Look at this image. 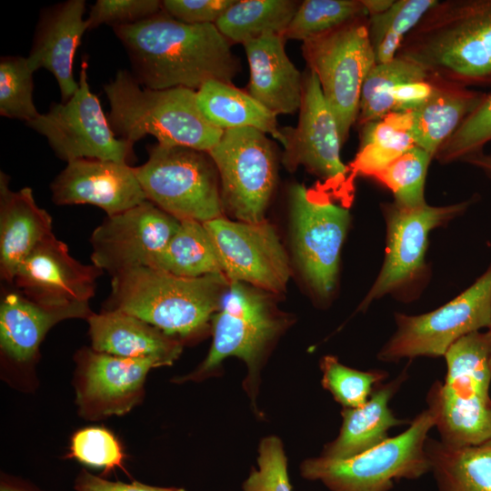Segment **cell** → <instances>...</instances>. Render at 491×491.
Listing matches in <instances>:
<instances>
[{
	"label": "cell",
	"instance_id": "6da1fadb",
	"mask_svg": "<svg viewBox=\"0 0 491 491\" xmlns=\"http://www.w3.org/2000/svg\"><path fill=\"white\" fill-rule=\"evenodd\" d=\"M133 75L145 87L198 90L209 80L233 85L241 70L232 44L215 24H185L162 10L135 24L113 26Z\"/></svg>",
	"mask_w": 491,
	"mask_h": 491
},
{
	"label": "cell",
	"instance_id": "7a4b0ae2",
	"mask_svg": "<svg viewBox=\"0 0 491 491\" xmlns=\"http://www.w3.org/2000/svg\"><path fill=\"white\" fill-rule=\"evenodd\" d=\"M396 55L446 81L490 87L491 0H437Z\"/></svg>",
	"mask_w": 491,
	"mask_h": 491
},
{
	"label": "cell",
	"instance_id": "3957f363",
	"mask_svg": "<svg viewBox=\"0 0 491 491\" xmlns=\"http://www.w3.org/2000/svg\"><path fill=\"white\" fill-rule=\"evenodd\" d=\"M228 284L224 274L188 278L138 266L112 276L107 309L136 316L170 336L191 338L211 326Z\"/></svg>",
	"mask_w": 491,
	"mask_h": 491
},
{
	"label": "cell",
	"instance_id": "277c9868",
	"mask_svg": "<svg viewBox=\"0 0 491 491\" xmlns=\"http://www.w3.org/2000/svg\"><path fill=\"white\" fill-rule=\"evenodd\" d=\"M104 91L110 103L107 118L112 130L132 144L149 135L161 145L208 152L223 135L198 109L195 90L147 88L129 71L119 70Z\"/></svg>",
	"mask_w": 491,
	"mask_h": 491
},
{
	"label": "cell",
	"instance_id": "5b68a950",
	"mask_svg": "<svg viewBox=\"0 0 491 491\" xmlns=\"http://www.w3.org/2000/svg\"><path fill=\"white\" fill-rule=\"evenodd\" d=\"M446 375L426 395L440 440L453 446L491 440V339L473 332L456 341L444 356Z\"/></svg>",
	"mask_w": 491,
	"mask_h": 491
},
{
	"label": "cell",
	"instance_id": "8992f818",
	"mask_svg": "<svg viewBox=\"0 0 491 491\" xmlns=\"http://www.w3.org/2000/svg\"><path fill=\"white\" fill-rule=\"evenodd\" d=\"M268 294L245 283L229 282L212 318L213 340L207 356L184 380H201L217 370L225 358L238 357L247 366L244 387L256 407L261 366L274 341L288 325Z\"/></svg>",
	"mask_w": 491,
	"mask_h": 491
},
{
	"label": "cell",
	"instance_id": "52a82bcc",
	"mask_svg": "<svg viewBox=\"0 0 491 491\" xmlns=\"http://www.w3.org/2000/svg\"><path fill=\"white\" fill-rule=\"evenodd\" d=\"M434 426L436 415L426 407L402 433L359 455L346 459L320 456L305 460L301 475L322 482L331 491H389L394 481L415 480L430 473L426 442Z\"/></svg>",
	"mask_w": 491,
	"mask_h": 491
},
{
	"label": "cell",
	"instance_id": "ba28073f",
	"mask_svg": "<svg viewBox=\"0 0 491 491\" xmlns=\"http://www.w3.org/2000/svg\"><path fill=\"white\" fill-rule=\"evenodd\" d=\"M477 199L472 196L440 206L425 204L407 207L395 201L383 203L386 229L384 262L358 309L366 310L373 301L387 295L405 302L415 299L429 276L426 263L429 234L463 215Z\"/></svg>",
	"mask_w": 491,
	"mask_h": 491
},
{
	"label": "cell",
	"instance_id": "9c48e42d",
	"mask_svg": "<svg viewBox=\"0 0 491 491\" xmlns=\"http://www.w3.org/2000/svg\"><path fill=\"white\" fill-rule=\"evenodd\" d=\"M148 155L135 167L147 200L180 221L223 216L219 175L208 152L157 143Z\"/></svg>",
	"mask_w": 491,
	"mask_h": 491
},
{
	"label": "cell",
	"instance_id": "30bf717a",
	"mask_svg": "<svg viewBox=\"0 0 491 491\" xmlns=\"http://www.w3.org/2000/svg\"><path fill=\"white\" fill-rule=\"evenodd\" d=\"M302 54L319 81L345 144L356 123L365 79L376 65L368 35V16L352 19L304 41Z\"/></svg>",
	"mask_w": 491,
	"mask_h": 491
},
{
	"label": "cell",
	"instance_id": "8fae6325",
	"mask_svg": "<svg viewBox=\"0 0 491 491\" xmlns=\"http://www.w3.org/2000/svg\"><path fill=\"white\" fill-rule=\"evenodd\" d=\"M326 192L294 184L288 205L295 257L313 293L326 300L334 293L342 246L351 215L347 206L337 205Z\"/></svg>",
	"mask_w": 491,
	"mask_h": 491
},
{
	"label": "cell",
	"instance_id": "7c38bea8",
	"mask_svg": "<svg viewBox=\"0 0 491 491\" xmlns=\"http://www.w3.org/2000/svg\"><path fill=\"white\" fill-rule=\"evenodd\" d=\"M396 328L376 355L396 363L418 356H444L461 337L488 327L491 321V263L465 291L442 306L417 316L396 313Z\"/></svg>",
	"mask_w": 491,
	"mask_h": 491
},
{
	"label": "cell",
	"instance_id": "4fadbf2b",
	"mask_svg": "<svg viewBox=\"0 0 491 491\" xmlns=\"http://www.w3.org/2000/svg\"><path fill=\"white\" fill-rule=\"evenodd\" d=\"M208 153L218 171L224 213L237 221H264L277 178L276 152L266 134L225 130Z\"/></svg>",
	"mask_w": 491,
	"mask_h": 491
},
{
	"label": "cell",
	"instance_id": "5bb4252c",
	"mask_svg": "<svg viewBox=\"0 0 491 491\" xmlns=\"http://www.w3.org/2000/svg\"><path fill=\"white\" fill-rule=\"evenodd\" d=\"M296 127H283L282 163L290 172L303 165L322 183L319 188L349 205L353 188L349 170L341 159L342 141L336 119L319 81L310 69L303 74V89Z\"/></svg>",
	"mask_w": 491,
	"mask_h": 491
},
{
	"label": "cell",
	"instance_id": "9a60e30c",
	"mask_svg": "<svg viewBox=\"0 0 491 491\" xmlns=\"http://www.w3.org/2000/svg\"><path fill=\"white\" fill-rule=\"evenodd\" d=\"M86 69L83 60L78 88L68 101L53 104L26 125L44 135L55 155L67 163L88 158L128 164L134 144L116 137L99 99L90 90Z\"/></svg>",
	"mask_w": 491,
	"mask_h": 491
},
{
	"label": "cell",
	"instance_id": "2e32d148",
	"mask_svg": "<svg viewBox=\"0 0 491 491\" xmlns=\"http://www.w3.org/2000/svg\"><path fill=\"white\" fill-rule=\"evenodd\" d=\"M204 225L229 282L245 283L271 294L286 290L291 275L289 259L270 223L221 216Z\"/></svg>",
	"mask_w": 491,
	"mask_h": 491
},
{
	"label": "cell",
	"instance_id": "e0dca14e",
	"mask_svg": "<svg viewBox=\"0 0 491 491\" xmlns=\"http://www.w3.org/2000/svg\"><path fill=\"white\" fill-rule=\"evenodd\" d=\"M179 224L180 220L149 200L122 213L106 215L90 237L92 264L112 276L150 266Z\"/></svg>",
	"mask_w": 491,
	"mask_h": 491
},
{
	"label": "cell",
	"instance_id": "ac0fdd59",
	"mask_svg": "<svg viewBox=\"0 0 491 491\" xmlns=\"http://www.w3.org/2000/svg\"><path fill=\"white\" fill-rule=\"evenodd\" d=\"M104 271L83 265L54 234L39 242L23 259L14 283L30 299L47 306L89 303Z\"/></svg>",
	"mask_w": 491,
	"mask_h": 491
},
{
	"label": "cell",
	"instance_id": "d6986e66",
	"mask_svg": "<svg viewBox=\"0 0 491 491\" xmlns=\"http://www.w3.org/2000/svg\"><path fill=\"white\" fill-rule=\"evenodd\" d=\"M77 403L90 416L123 415L141 398L155 358H127L85 348L77 355Z\"/></svg>",
	"mask_w": 491,
	"mask_h": 491
},
{
	"label": "cell",
	"instance_id": "ffe728a7",
	"mask_svg": "<svg viewBox=\"0 0 491 491\" xmlns=\"http://www.w3.org/2000/svg\"><path fill=\"white\" fill-rule=\"evenodd\" d=\"M51 190L56 205H93L106 215L122 213L147 200L135 167L99 159L68 162L52 182Z\"/></svg>",
	"mask_w": 491,
	"mask_h": 491
},
{
	"label": "cell",
	"instance_id": "44dd1931",
	"mask_svg": "<svg viewBox=\"0 0 491 491\" xmlns=\"http://www.w3.org/2000/svg\"><path fill=\"white\" fill-rule=\"evenodd\" d=\"M85 11L84 0H67L43 10L27 56L34 72L45 68L54 75L62 103L68 101L78 88L73 64L82 36L88 30Z\"/></svg>",
	"mask_w": 491,
	"mask_h": 491
},
{
	"label": "cell",
	"instance_id": "7402d4cb",
	"mask_svg": "<svg viewBox=\"0 0 491 491\" xmlns=\"http://www.w3.org/2000/svg\"><path fill=\"white\" fill-rule=\"evenodd\" d=\"M281 35H269L244 44L250 80L248 94L275 115L299 110L303 75L285 50Z\"/></svg>",
	"mask_w": 491,
	"mask_h": 491
},
{
	"label": "cell",
	"instance_id": "603a6c76",
	"mask_svg": "<svg viewBox=\"0 0 491 491\" xmlns=\"http://www.w3.org/2000/svg\"><path fill=\"white\" fill-rule=\"evenodd\" d=\"M93 312L88 303L47 306L22 292L6 294L0 306V346L11 359L32 360L48 330L70 318H88Z\"/></svg>",
	"mask_w": 491,
	"mask_h": 491
},
{
	"label": "cell",
	"instance_id": "cb8c5ba5",
	"mask_svg": "<svg viewBox=\"0 0 491 491\" xmlns=\"http://www.w3.org/2000/svg\"><path fill=\"white\" fill-rule=\"evenodd\" d=\"M92 349L127 358H155L164 366L176 360L182 342L125 312L106 309L87 318Z\"/></svg>",
	"mask_w": 491,
	"mask_h": 491
},
{
	"label": "cell",
	"instance_id": "d4e9b609",
	"mask_svg": "<svg viewBox=\"0 0 491 491\" xmlns=\"http://www.w3.org/2000/svg\"><path fill=\"white\" fill-rule=\"evenodd\" d=\"M9 177L0 173V275L14 283L23 259L53 234L52 217L35 203L30 187L10 190Z\"/></svg>",
	"mask_w": 491,
	"mask_h": 491
},
{
	"label": "cell",
	"instance_id": "484cf974",
	"mask_svg": "<svg viewBox=\"0 0 491 491\" xmlns=\"http://www.w3.org/2000/svg\"><path fill=\"white\" fill-rule=\"evenodd\" d=\"M407 378V368H405L394 379L376 384L363 406L343 408L339 433L325 445L321 456L350 458L388 439L391 427L410 424L408 420L397 418L389 406L391 399Z\"/></svg>",
	"mask_w": 491,
	"mask_h": 491
},
{
	"label": "cell",
	"instance_id": "4316f807",
	"mask_svg": "<svg viewBox=\"0 0 491 491\" xmlns=\"http://www.w3.org/2000/svg\"><path fill=\"white\" fill-rule=\"evenodd\" d=\"M435 77L432 95L411 112L415 144L433 158L486 95L485 92Z\"/></svg>",
	"mask_w": 491,
	"mask_h": 491
},
{
	"label": "cell",
	"instance_id": "83f0119b",
	"mask_svg": "<svg viewBox=\"0 0 491 491\" xmlns=\"http://www.w3.org/2000/svg\"><path fill=\"white\" fill-rule=\"evenodd\" d=\"M195 100L202 115L214 126L223 131L255 128L271 135L284 145L285 139L276 115L234 85L209 80L196 90Z\"/></svg>",
	"mask_w": 491,
	"mask_h": 491
},
{
	"label": "cell",
	"instance_id": "f1b7e54d",
	"mask_svg": "<svg viewBox=\"0 0 491 491\" xmlns=\"http://www.w3.org/2000/svg\"><path fill=\"white\" fill-rule=\"evenodd\" d=\"M426 452L436 491H491V440L453 446L428 437Z\"/></svg>",
	"mask_w": 491,
	"mask_h": 491
},
{
	"label": "cell",
	"instance_id": "f546056e",
	"mask_svg": "<svg viewBox=\"0 0 491 491\" xmlns=\"http://www.w3.org/2000/svg\"><path fill=\"white\" fill-rule=\"evenodd\" d=\"M413 116L409 111H394L359 126L360 143L347 165L353 186L357 175L370 177L416 145L412 135Z\"/></svg>",
	"mask_w": 491,
	"mask_h": 491
},
{
	"label": "cell",
	"instance_id": "4dcf8cb0",
	"mask_svg": "<svg viewBox=\"0 0 491 491\" xmlns=\"http://www.w3.org/2000/svg\"><path fill=\"white\" fill-rule=\"evenodd\" d=\"M180 277L223 274L221 263L204 223L182 220L166 246L150 266Z\"/></svg>",
	"mask_w": 491,
	"mask_h": 491
},
{
	"label": "cell",
	"instance_id": "1f68e13d",
	"mask_svg": "<svg viewBox=\"0 0 491 491\" xmlns=\"http://www.w3.org/2000/svg\"><path fill=\"white\" fill-rule=\"evenodd\" d=\"M299 4L294 0H235L215 25L232 45L269 35H283Z\"/></svg>",
	"mask_w": 491,
	"mask_h": 491
},
{
	"label": "cell",
	"instance_id": "d6a6232c",
	"mask_svg": "<svg viewBox=\"0 0 491 491\" xmlns=\"http://www.w3.org/2000/svg\"><path fill=\"white\" fill-rule=\"evenodd\" d=\"M430 74L406 58L376 64L365 79L361 89L356 124L359 126L378 120L394 111V91L397 85Z\"/></svg>",
	"mask_w": 491,
	"mask_h": 491
},
{
	"label": "cell",
	"instance_id": "836d02e7",
	"mask_svg": "<svg viewBox=\"0 0 491 491\" xmlns=\"http://www.w3.org/2000/svg\"><path fill=\"white\" fill-rule=\"evenodd\" d=\"M437 0H395L385 12L368 16V35L376 64L393 60L409 33Z\"/></svg>",
	"mask_w": 491,
	"mask_h": 491
},
{
	"label": "cell",
	"instance_id": "e575fe53",
	"mask_svg": "<svg viewBox=\"0 0 491 491\" xmlns=\"http://www.w3.org/2000/svg\"><path fill=\"white\" fill-rule=\"evenodd\" d=\"M361 16H367L362 0H305L283 36L304 42Z\"/></svg>",
	"mask_w": 491,
	"mask_h": 491
},
{
	"label": "cell",
	"instance_id": "d590c367",
	"mask_svg": "<svg viewBox=\"0 0 491 491\" xmlns=\"http://www.w3.org/2000/svg\"><path fill=\"white\" fill-rule=\"evenodd\" d=\"M434 158L419 146H413L371 176L394 195V201L407 207L426 204L425 184Z\"/></svg>",
	"mask_w": 491,
	"mask_h": 491
},
{
	"label": "cell",
	"instance_id": "8d00e7d4",
	"mask_svg": "<svg viewBox=\"0 0 491 491\" xmlns=\"http://www.w3.org/2000/svg\"><path fill=\"white\" fill-rule=\"evenodd\" d=\"M321 384L343 408H356L366 403L375 386L388 377L385 370L362 371L346 366L334 356L320 362Z\"/></svg>",
	"mask_w": 491,
	"mask_h": 491
},
{
	"label": "cell",
	"instance_id": "74e56055",
	"mask_svg": "<svg viewBox=\"0 0 491 491\" xmlns=\"http://www.w3.org/2000/svg\"><path fill=\"white\" fill-rule=\"evenodd\" d=\"M34 71L27 57L2 56L0 59V115L25 120L36 118L40 113L33 100Z\"/></svg>",
	"mask_w": 491,
	"mask_h": 491
},
{
	"label": "cell",
	"instance_id": "f35d334b",
	"mask_svg": "<svg viewBox=\"0 0 491 491\" xmlns=\"http://www.w3.org/2000/svg\"><path fill=\"white\" fill-rule=\"evenodd\" d=\"M491 142V92L465 119L452 136L440 147L435 158L441 165L462 162L484 151Z\"/></svg>",
	"mask_w": 491,
	"mask_h": 491
},
{
	"label": "cell",
	"instance_id": "ab89813d",
	"mask_svg": "<svg viewBox=\"0 0 491 491\" xmlns=\"http://www.w3.org/2000/svg\"><path fill=\"white\" fill-rule=\"evenodd\" d=\"M71 456L81 463L104 469V476L115 467L125 470L124 453L115 436L101 427H87L72 437Z\"/></svg>",
	"mask_w": 491,
	"mask_h": 491
},
{
	"label": "cell",
	"instance_id": "60d3db41",
	"mask_svg": "<svg viewBox=\"0 0 491 491\" xmlns=\"http://www.w3.org/2000/svg\"><path fill=\"white\" fill-rule=\"evenodd\" d=\"M258 469L252 467L243 484L244 491H292L287 461L281 440L275 436L261 440Z\"/></svg>",
	"mask_w": 491,
	"mask_h": 491
},
{
	"label": "cell",
	"instance_id": "b9f144b4",
	"mask_svg": "<svg viewBox=\"0 0 491 491\" xmlns=\"http://www.w3.org/2000/svg\"><path fill=\"white\" fill-rule=\"evenodd\" d=\"M162 10L158 0H97L86 18L88 29L103 24L124 25L135 24Z\"/></svg>",
	"mask_w": 491,
	"mask_h": 491
},
{
	"label": "cell",
	"instance_id": "7bdbcfd3",
	"mask_svg": "<svg viewBox=\"0 0 491 491\" xmlns=\"http://www.w3.org/2000/svg\"><path fill=\"white\" fill-rule=\"evenodd\" d=\"M235 0H165L162 8L175 20L192 25L215 24Z\"/></svg>",
	"mask_w": 491,
	"mask_h": 491
},
{
	"label": "cell",
	"instance_id": "ee69618b",
	"mask_svg": "<svg viewBox=\"0 0 491 491\" xmlns=\"http://www.w3.org/2000/svg\"><path fill=\"white\" fill-rule=\"evenodd\" d=\"M435 80V75L430 74L397 85L393 95L394 111L412 112L423 105L434 92Z\"/></svg>",
	"mask_w": 491,
	"mask_h": 491
},
{
	"label": "cell",
	"instance_id": "f6af8a7d",
	"mask_svg": "<svg viewBox=\"0 0 491 491\" xmlns=\"http://www.w3.org/2000/svg\"><path fill=\"white\" fill-rule=\"evenodd\" d=\"M76 491H185L178 487L152 486L134 481L130 484L112 482L83 470L75 479Z\"/></svg>",
	"mask_w": 491,
	"mask_h": 491
},
{
	"label": "cell",
	"instance_id": "bcb514c9",
	"mask_svg": "<svg viewBox=\"0 0 491 491\" xmlns=\"http://www.w3.org/2000/svg\"><path fill=\"white\" fill-rule=\"evenodd\" d=\"M462 162L476 167L491 180V153L482 151L467 156Z\"/></svg>",
	"mask_w": 491,
	"mask_h": 491
},
{
	"label": "cell",
	"instance_id": "7dc6e473",
	"mask_svg": "<svg viewBox=\"0 0 491 491\" xmlns=\"http://www.w3.org/2000/svg\"><path fill=\"white\" fill-rule=\"evenodd\" d=\"M395 0H362L367 13V16L379 15L386 11Z\"/></svg>",
	"mask_w": 491,
	"mask_h": 491
},
{
	"label": "cell",
	"instance_id": "c3c4849f",
	"mask_svg": "<svg viewBox=\"0 0 491 491\" xmlns=\"http://www.w3.org/2000/svg\"><path fill=\"white\" fill-rule=\"evenodd\" d=\"M0 491H40L32 486L11 478H4L1 481Z\"/></svg>",
	"mask_w": 491,
	"mask_h": 491
},
{
	"label": "cell",
	"instance_id": "681fc988",
	"mask_svg": "<svg viewBox=\"0 0 491 491\" xmlns=\"http://www.w3.org/2000/svg\"><path fill=\"white\" fill-rule=\"evenodd\" d=\"M487 329H488L487 333H488V335L490 336V339H491V321H490V324H489V326L487 327Z\"/></svg>",
	"mask_w": 491,
	"mask_h": 491
}]
</instances>
